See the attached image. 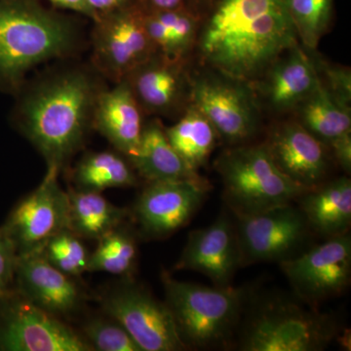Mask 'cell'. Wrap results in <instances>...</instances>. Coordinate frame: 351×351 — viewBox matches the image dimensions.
I'll list each match as a JSON object with an SVG mask.
<instances>
[{"label":"cell","instance_id":"obj_1","mask_svg":"<svg viewBox=\"0 0 351 351\" xmlns=\"http://www.w3.org/2000/svg\"><path fill=\"white\" fill-rule=\"evenodd\" d=\"M105 78L91 66L66 64L25 82L16 96L14 122L60 173L86 143Z\"/></svg>","mask_w":351,"mask_h":351},{"label":"cell","instance_id":"obj_2","mask_svg":"<svg viewBox=\"0 0 351 351\" xmlns=\"http://www.w3.org/2000/svg\"><path fill=\"white\" fill-rule=\"evenodd\" d=\"M299 41L287 0H216L196 46L208 68L252 86Z\"/></svg>","mask_w":351,"mask_h":351},{"label":"cell","instance_id":"obj_3","mask_svg":"<svg viewBox=\"0 0 351 351\" xmlns=\"http://www.w3.org/2000/svg\"><path fill=\"white\" fill-rule=\"evenodd\" d=\"M80 29L36 0H0V91L17 95L40 64L73 56Z\"/></svg>","mask_w":351,"mask_h":351},{"label":"cell","instance_id":"obj_4","mask_svg":"<svg viewBox=\"0 0 351 351\" xmlns=\"http://www.w3.org/2000/svg\"><path fill=\"white\" fill-rule=\"evenodd\" d=\"M332 313L283 292L248 288L233 348L243 351H319L339 338Z\"/></svg>","mask_w":351,"mask_h":351},{"label":"cell","instance_id":"obj_5","mask_svg":"<svg viewBox=\"0 0 351 351\" xmlns=\"http://www.w3.org/2000/svg\"><path fill=\"white\" fill-rule=\"evenodd\" d=\"M165 304L188 350L233 348L248 288L207 287L161 274Z\"/></svg>","mask_w":351,"mask_h":351},{"label":"cell","instance_id":"obj_6","mask_svg":"<svg viewBox=\"0 0 351 351\" xmlns=\"http://www.w3.org/2000/svg\"><path fill=\"white\" fill-rule=\"evenodd\" d=\"M215 168L223 184V202L233 217L295 202L306 191L279 170L263 143L228 147Z\"/></svg>","mask_w":351,"mask_h":351},{"label":"cell","instance_id":"obj_7","mask_svg":"<svg viewBox=\"0 0 351 351\" xmlns=\"http://www.w3.org/2000/svg\"><path fill=\"white\" fill-rule=\"evenodd\" d=\"M233 219L241 267L297 257L316 237L295 202Z\"/></svg>","mask_w":351,"mask_h":351},{"label":"cell","instance_id":"obj_8","mask_svg":"<svg viewBox=\"0 0 351 351\" xmlns=\"http://www.w3.org/2000/svg\"><path fill=\"white\" fill-rule=\"evenodd\" d=\"M100 302L103 313L117 320L142 351L188 350L167 304L133 277H122L105 291Z\"/></svg>","mask_w":351,"mask_h":351},{"label":"cell","instance_id":"obj_9","mask_svg":"<svg viewBox=\"0 0 351 351\" xmlns=\"http://www.w3.org/2000/svg\"><path fill=\"white\" fill-rule=\"evenodd\" d=\"M91 47L92 66L113 84L156 52L145 29L144 10L136 0L95 21Z\"/></svg>","mask_w":351,"mask_h":351},{"label":"cell","instance_id":"obj_10","mask_svg":"<svg viewBox=\"0 0 351 351\" xmlns=\"http://www.w3.org/2000/svg\"><path fill=\"white\" fill-rule=\"evenodd\" d=\"M228 147L250 144L258 131L257 101L251 85L218 73L191 80V101Z\"/></svg>","mask_w":351,"mask_h":351},{"label":"cell","instance_id":"obj_11","mask_svg":"<svg viewBox=\"0 0 351 351\" xmlns=\"http://www.w3.org/2000/svg\"><path fill=\"white\" fill-rule=\"evenodd\" d=\"M293 293L309 306L339 297L350 286V233L311 245L297 257L279 263Z\"/></svg>","mask_w":351,"mask_h":351},{"label":"cell","instance_id":"obj_12","mask_svg":"<svg viewBox=\"0 0 351 351\" xmlns=\"http://www.w3.org/2000/svg\"><path fill=\"white\" fill-rule=\"evenodd\" d=\"M0 350L93 351L62 318L13 290L0 302Z\"/></svg>","mask_w":351,"mask_h":351},{"label":"cell","instance_id":"obj_13","mask_svg":"<svg viewBox=\"0 0 351 351\" xmlns=\"http://www.w3.org/2000/svg\"><path fill=\"white\" fill-rule=\"evenodd\" d=\"M59 171L47 168L43 182L12 210L2 228L19 256L38 253L69 225V193L60 186Z\"/></svg>","mask_w":351,"mask_h":351},{"label":"cell","instance_id":"obj_14","mask_svg":"<svg viewBox=\"0 0 351 351\" xmlns=\"http://www.w3.org/2000/svg\"><path fill=\"white\" fill-rule=\"evenodd\" d=\"M147 182L131 211L138 237L147 239H167L188 225L210 189L208 181Z\"/></svg>","mask_w":351,"mask_h":351},{"label":"cell","instance_id":"obj_15","mask_svg":"<svg viewBox=\"0 0 351 351\" xmlns=\"http://www.w3.org/2000/svg\"><path fill=\"white\" fill-rule=\"evenodd\" d=\"M263 144L279 170L298 186L308 191L327 181L331 152L298 120L272 127Z\"/></svg>","mask_w":351,"mask_h":351},{"label":"cell","instance_id":"obj_16","mask_svg":"<svg viewBox=\"0 0 351 351\" xmlns=\"http://www.w3.org/2000/svg\"><path fill=\"white\" fill-rule=\"evenodd\" d=\"M186 60L156 52L126 76L125 82L144 114L172 117L184 112L191 101V80Z\"/></svg>","mask_w":351,"mask_h":351},{"label":"cell","instance_id":"obj_17","mask_svg":"<svg viewBox=\"0 0 351 351\" xmlns=\"http://www.w3.org/2000/svg\"><path fill=\"white\" fill-rule=\"evenodd\" d=\"M241 267L234 219L223 211L207 228L189 233L175 270H191L207 276L214 286H230Z\"/></svg>","mask_w":351,"mask_h":351},{"label":"cell","instance_id":"obj_18","mask_svg":"<svg viewBox=\"0 0 351 351\" xmlns=\"http://www.w3.org/2000/svg\"><path fill=\"white\" fill-rule=\"evenodd\" d=\"M73 278L53 267L40 254H29L18 257L14 290L52 315L69 317L85 302V293Z\"/></svg>","mask_w":351,"mask_h":351},{"label":"cell","instance_id":"obj_19","mask_svg":"<svg viewBox=\"0 0 351 351\" xmlns=\"http://www.w3.org/2000/svg\"><path fill=\"white\" fill-rule=\"evenodd\" d=\"M143 114L130 87L122 80L101 92L95 108L93 128L115 151L130 159L142 136Z\"/></svg>","mask_w":351,"mask_h":351},{"label":"cell","instance_id":"obj_20","mask_svg":"<svg viewBox=\"0 0 351 351\" xmlns=\"http://www.w3.org/2000/svg\"><path fill=\"white\" fill-rule=\"evenodd\" d=\"M262 78L263 96L277 112L298 108L320 82L317 66L301 44L279 58Z\"/></svg>","mask_w":351,"mask_h":351},{"label":"cell","instance_id":"obj_21","mask_svg":"<svg viewBox=\"0 0 351 351\" xmlns=\"http://www.w3.org/2000/svg\"><path fill=\"white\" fill-rule=\"evenodd\" d=\"M315 237L330 239L350 232L351 181L341 177L308 189L297 200Z\"/></svg>","mask_w":351,"mask_h":351},{"label":"cell","instance_id":"obj_22","mask_svg":"<svg viewBox=\"0 0 351 351\" xmlns=\"http://www.w3.org/2000/svg\"><path fill=\"white\" fill-rule=\"evenodd\" d=\"M128 160L138 177L147 182L207 181L182 160L159 120L144 124L137 151Z\"/></svg>","mask_w":351,"mask_h":351},{"label":"cell","instance_id":"obj_23","mask_svg":"<svg viewBox=\"0 0 351 351\" xmlns=\"http://www.w3.org/2000/svg\"><path fill=\"white\" fill-rule=\"evenodd\" d=\"M69 225L82 239H101L131 218V210L117 206L101 193L69 189Z\"/></svg>","mask_w":351,"mask_h":351},{"label":"cell","instance_id":"obj_24","mask_svg":"<svg viewBox=\"0 0 351 351\" xmlns=\"http://www.w3.org/2000/svg\"><path fill=\"white\" fill-rule=\"evenodd\" d=\"M199 18L186 6L160 12H145V29L156 52L170 59L186 60L196 45Z\"/></svg>","mask_w":351,"mask_h":351},{"label":"cell","instance_id":"obj_25","mask_svg":"<svg viewBox=\"0 0 351 351\" xmlns=\"http://www.w3.org/2000/svg\"><path fill=\"white\" fill-rule=\"evenodd\" d=\"M138 177L128 159L117 151L85 154L71 172V181L76 191L94 193L136 186Z\"/></svg>","mask_w":351,"mask_h":351},{"label":"cell","instance_id":"obj_26","mask_svg":"<svg viewBox=\"0 0 351 351\" xmlns=\"http://www.w3.org/2000/svg\"><path fill=\"white\" fill-rule=\"evenodd\" d=\"M298 108V121L328 147L339 138L351 133L350 106L332 96L321 80Z\"/></svg>","mask_w":351,"mask_h":351},{"label":"cell","instance_id":"obj_27","mask_svg":"<svg viewBox=\"0 0 351 351\" xmlns=\"http://www.w3.org/2000/svg\"><path fill=\"white\" fill-rule=\"evenodd\" d=\"M165 132L175 151L195 172L207 163L221 142L211 122L191 104L174 125L165 127Z\"/></svg>","mask_w":351,"mask_h":351},{"label":"cell","instance_id":"obj_28","mask_svg":"<svg viewBox=\"0 0 351 351\" xmlns=\"http://www.w3.org/2000/svg\"><path fill=\"white\" fill-rule=\"evenodd\" d=\"M138 237L129 221L117 226L98 240L96 250L90 254L87 271L133 277L138 265Z\"/></svg>","mask_w":351,"mask_h":351},{"label":"cell","instance_id":"obj_29","mask_svg":"<svg viewBox=\"0 0 351 351\" xmlns=\"http://www.w3.org/2000/svg\"><path fill=\"white\" fill-rule=\"evenodd\" d=\"M38 253L66 276L78 277L87 271L90 253L82 237L69 228L53 235Z\"/></svg>","mask_w":351,"mask_h":351},{"label":"cell","instance_id":"obj_30","mask_svg":"<svg viewBox=\"0 0 351 351\" xmlns=\"http://www.w3.org/2000/svg\"><path fill=\"white\" fill-rule=\"evenodd\" d=\"M298 36L304 48L315 50L329 29L332 0H287Z\"/></svg>","mask_w":351,"mask_h":351},{"label":"cell","instance_id":"obj_31","mask_svg":"<svg viewBox=\"0 0 351 351\" xmlns=\"http://www.w3.org/2000/svg\"><path fill=\"white\" fill-rule=\"evenodd\" d=\"M82 338L92 350L142 351L129 332L117 320L103 313L83 324Z\"/></svg>","mask_w":351,"mask_h":351},{"label":"cell","instance_id":"obj_32","mask_svg":"<svg viewBox=\"0 0 351 351\" xmlns=\"http://www.w3.org/2000/svg\"><path fill=\"white\" fill-rule=\"evenodd\" d=\"M18 254L12 240L0 228V302L14 290Z\"/></svg>","mask_w":351,"mask_h":351},{"label":"cell","instance_id":"obj_33","mask_svg":"<svg viewBox=\"0 0 351 351\" xmlns=\"http://www.w3.org/2000/svg\"><path fill=\"white\" fill-rule=\"evenodd\" d=\"M320 68L321 69H318V71L324 73L326 82L320 80L327 88L328 91L341 103L350 106L351 78L350 69L343 68V66H331V64L323 63V62L320 63Z\"/></svg>","mask_w":351,"mask_h":351},{"label":"cell","instance_id":"obj_34","mask_svg":"<svg viewBox=\"0 0 351 351\" xmlns=\"http://www.w3.org/2000/svg\"><path fill=\"white\" fill-rule=\"evenodd\" d=\"M332 157L338 162L339 165L350 174L351 170V133L346 134L343 137L332 142L329 145Z\"/></svg>","mask_w":351,"mask_h":351},{"label":"cell","instance_id":"obj_35","mask_svg":"<svg viewBox=\"0 0 351 351\" xmlns=\"http://www.w3.org/2000/svg\"><path fill=\"white\" fill-rule=\"evenodd\" d=\"M48 1L59 8L68 9L73 12L82 14L93 22L98 20V16L92 10L87 0H48Z\"/></svg>","mask_w":351,"mask_h":351},{"label":"cell","instance_id":"obj_36","mask_svg":"<svg viewBox=\"0 0 351 351\" xmlns=\"http://www.w3.org/2000/svg\"><path fill=\"white\" fill-rule=\"evenodd\" d=\"M147 13L174 10L186 6V0H136Z\"/></svg>","mask_w":351,"mask_h":351},{"label":"cell","instance_id":"obj_37","mask_svg":"<svg viewBox=\"0 0 351 351\" xmlns=\"http://www.w3.org/2000/svg\"><path fill=\"white\" fill-rule=\"evenodd\" d=\"M92 10L98 16L106 15L113 11L119 10L122 7L128 5L134 0H87Z\"/></svg>","mask_w":351,"mask_h":351},{"label":"cell","instance_id":"obj_38","mask_svg":"<svg viewBox=\"0 0 351 351\" xmlns=\"http://www.w3.org/2000/svg\"><path fill=\"white\" fill-rule=\"evenodd\" d=\"M215 1L216 0H186V6L200 17L201 13L208 12Z\"/></svg>","mask_w":351,"mask_h":351}]
</instances>
